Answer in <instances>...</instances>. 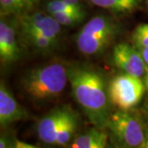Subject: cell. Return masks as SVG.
I'll return each mask as SVG.
<instances>
[{
  "mask_svg": "<svg viewBox=\"0 0 148 148\" xmlns=\"http://www.w3.org/2000/svg\"><path fill=\"white\" fill-rule=\"evenodd\" d=\"M68 75L75 101L94 127L105 129L111 114L103 76L95 69L77 64L68 67Z\"/></svg>",
  "mask_w": 148,
  "mask_h": 148,
  "instance_id": "cell-1",
  "label": "cell"
},
{
  "mask_svg": "<svg viewBox=\"0 0 148 148\" xmlns=\"http://www.w3.org/2000/svg\"><path fill=\"white\" fill-rule=\"evenodd\" d=\"M68 82V67L55 62L30 70L24 75L21 84L31 98L45 101L61 95Z\"/></svg>",
  "mask_w": 148,
  "mask_h": 148,
  "instance_id": "cell-2",
  "label": "cell"
},
{
  "mask_svg": "<svg viewBox=\"0 0 148 148\" xmlns=\"http://www.w3.org/2000/svg\"><path fill=\"white\" fill-rule=\"evenodd\" d=\"M110 138L116 148H141L146 138L142 120L129 110H118L108 119Z\"/></svg>",
  "mask_w": 148,
  "mask_h": 148,
  "instance_id": "cell-3",
  "label": "cell"
},
{
  "mask_svg": "<svg viewBox=\"0 0 148 148\" xmlns=\"http://www.w3.org/2000/svg\"><path fill=\"white\" fill-rule=\"evenodd\" d=\"M146 86L142 78L130 74H119L108 85L110 103L120 110H130L143 98Z\"/></svg>",
  "mask_w": 148,
  "mask_h": 148,
  "instance_id": "cell-4",
  "label": "cell"
},
{
  "mask_svg": "<svg viewBox=\"0 0 148 148\" xmlns=\"http://www.w3.org/2000/svg\"><path fill=\"white\" fill-rule=\"evenodd\" d=\"M112 61L124 73L142 78L148 73L147 66L140 50L127 43H120L114 47Z\"/></svg>",
  "mask_w": 148,
  "mask_h": 148,
  "instance_id": "cell-5",
  "label": "cell"
},
{
  "mask_svg": "<svg viewBox=\"0 0 148 148\" xmlns=\"http://www.w3.org/2000/svg\"><path fill=\"white\" fill-rule=\"evenodd\" d=\"M20 28L22 35L32 32H40L56 44L61 33V25L52 15L44 12L24 13L20 16Z\"/></svg>",
  "mask_w": 148,
  "mask_h": 148,
  "instance_id": "cell-6",
  "label": "cell"
},
{
  "mask_svg": "<svg viewBox=\"0 0 148 148\" xmlns=\"http://www.w3.org/2000/svg\"><path fill=\"white\" fill-rule=\"evenodd\" d=\"M29 118L27 110L16 101L2 81L0 84V125L5 127L15 122Z\"/></svg>",
  "mask_w": 148,
  "mask_h": 148,
  "instance_id": "cell-7",
  "label": "cell"
},
{
  "mask_svg": "<svg viewBox=\"0 0 148 148\" xmlns=\"http://www.w3.org/2000/svg\"><path fill=\"white\" fill-rule=\"evenodd\" d=\"M70 110L69 108L65 107L56 108L38 122L37 134L41 142L49 145H55L59 128Z\"/></svg>",
  "mask_w": 148,
  "mask_h": 148,
  "instance_id": "cell-8",
  "label": "cell"
},
{
  "mask_svg": "<svg viewBox=\"0 0 148 148\" xmlns=\"http://www.w3.org/2000/svg\"><path fill=\"white\" fill-rule=\"evenodd\" d=\"M21 55L14 26L4 17L0 21V59L4 65L16 62Z\"/></svg>",
  "mask_w": 148,
  "mask_h": 148,
  "instance_id": "cell-9",
  "label": "cell"
},
{
  "mask_svg": "<svg viewBox=\"0 0 148 148\" xmlns=\"http://www.w3.org/2000/svg\"><path fill=\"white\" fill-rule=\"evenodd\" d=\"M116 34L117 32L91 33L80 30L75 41L81 53L88 56L95 55L106 49Z\"/></svg>",
  "mask_w": 148,
  "mask_h": 148,
  "instance_id": "cell-10",
  "label": "cell"
},
{
  "mask_svg": "<svg viewBox=\"0 0 148 148\" xmlns=\"http://www.w3.org/2000/svg\"><path fill=\"white\" fill-rule=\"evenodd\" d=\"M108 138L104 129L93 127L74 138L69 148H107Z\"/></svg>",
  "mask_w": 148,
  "mask_h": 148,
  "instance_id": "cell-11",
  "label": "cell"
},
{
  "mask_svg": "<svg viewBox=\"0 0 148 148\" xmlns=\"http://www.w3.org/2000/svg\"><path fill=\"white\" fill-rule=\"evenodd\" d=\"M94 5L116 13L127 14L138 9L143 0H86Z\"/></svg>",
  "mask_w": 148,
  "mask_h": 148,
  "instance_id": "cell-12",
  "label": "cell"
},
{
  "mask_svg": "<svg viewBox=\"0 0 148 148\" xmlns=\"http://www.w3.org/2000/svg\"><path fill=\"white\" fill-rule=\"evenodd\" d=\"M35 3L36 0H0L1 17L27 13Z\"/></svg>",
  "mask_w": 148,
  "mask_h": 148,
  "instance_id": "cell-13",
  "label": "cell"
},
{
  "mask_svg": "<svg viewBox=\"0 0 148 148\" xmlns=\"http://www.w3.org/2000/svg\"><path fill=\"white\" fill-rule=\"evenodd\" d=\"M77 127V119L73 111H69L68 116L66 117L64 123L59 128L55 145L66 146L68 145L73 138L76 129Z\"/></svg>",
  "mask_w": 148,
  "mask_h": 148,
  "instance_id": "cell-14",
  "label": "cell"
},
{
  "mask_svg": "<svg viewBox=\"0 0 148 148\" xmlns=\"http://www.w3.org/2000/svg\"><path fill=\"white\" fill-rule=\"evenodd\" d=\"M27 39L28 43L34 48L36 50L41 52V53H46L51 51L56 46V43L53 42L49 38L44 36L40 32H32L23 35Z\"/></svg>",
  "mask_w": 148,
  "mask_h": 148,
  "instance_id": "cell-15",
  "label": "cell"
},
{
  "mask_svg": "<svg viewBox=\"0 0 148 148\" xmlns=\"http://www.w3.org/2000/svg\"><path fill=\"white\" fill-rule=\"evenodd\" d=\"M46 11L49 14L58 13V12H68L71 14H74L76 16H81L85 18L86 12L77 10L73 8L72 6L68 4L64 0H51L49 1L46 4Z\"/></svg>",
  "mask_w": 148,
  "mask_h": 148,
  "instance_id": "cell-16",
  "label": "cell"
},
{
  "mask_svg": "<svg viewBox=\"0 0 148 148\" xmlns=\"http://www.w3.org/2000/svg\"><path fill=\"white\" fill-rule=\"evenodd\" d=\"M133 45L138 49L148 47V23L140 24L132 33Z\"/></svg>",
  "mask_w": 148,
  "mask_h": 148,
  "instance_id": "cell-17",
  "label": "cell"
},
{
  "mask_svg": "<svg viewBox=\"0 0 148 148\" xmlns=\"http://www.w3.org/2000/svg\"><path fill=\"white\" fill-rule=\"evenodd\" d=\"M53 16V18L58 21L61 26L64 27H74L78 25L84 18L81 16H76L74 14L68 13V12H58L50 14Z\"/></svg>",
  "mask_w": 148,
  "mask_h": 148,
  "instance_id": "cell-18",
  "label": "cell"
},
{
  "mask_svg": "<svg viewBox=\"0 0 148 148\" xmlns=\"http://www.w3.org/2000/svg\"><path fill=\"white\" fill-rule=\"evenodd\" d=\"M16 141H13L10 136L7 134H1L0 148H15Z\"/></svg>",
  "mask_w": 148,
  "mask_h": 148,
  "instance_id": "cell-19",
  "label": "cell"
},
{
  "mask_svg": "<svg viewBox=\"0 0 148 148\" xmlns=\"http://www.w3.org/2000/svg\"><path fill=\"white\" fill-rule=\"evenodd\" d=\"M64 2H66L68 4L72 6L73 8L77 9V10L85 12L84 6L82 3V0H64Z\"/></svg>",
  "mask_w": 148,
  "mask_h": 148,
  "instance_id": "cell-20",
  "label": "cell"
},
{
  "mask_svg": "<svg viewBox=\"0 0 148 148\" xmlns=\"http://www.w3.org/2000/svg\"><path fill=\"white\" fill-rule=\"evenodd\" d=\"M15 148H39L37 147H35L32 144H29V143H24V142H21V141H18L16 140V146Z\"/></svg>",
  "mask_w": 148,
  "mask_h": 148,
  "instance_id": "cell-21",
  "label": "cell"
},
{
  "mask_svg": "<svg viewBox=\"0 0 148 148\" xmlns=\"http://www.w3.org/2000/svg\"><path fill=\"white\" fill-rule=\"evenodd\" d=\"M139 50H140V52H141L142 55H143V58H144V61H145V63L147 64L148 69V47L144 48V49H139Z\"/></svg>",
  "mask_w": 148,
  "mask_h": 148,
  "instance_id": "cell-22",
  "label": "cell"
},
{
  "mask_svg": "<svg viewBox=\"0 0 148 148\" xmlns=\"http://www.w3.org/2000/svg\"><path fill=\"white\" fill-rule=\"evenodd\" d=\"M141 148H148V130H146V138H145V142H144L143 147Z\"/></svg>",
  "mask_w": 148,
  "mask_h": 148,
  "instance_id": "cell-23",
  "label": "cell"
},
{
  "mask_svg": "<svg viewBox=\"0 0 148 148\" xmlns=\"http://www.w3.org/2000/svg\"><path fill=\"white\" fill-rule=\"evenodd\" d=\"M144 83H145V86H146V90L147 91L148 93V73L147 75L145 76V78H144Z\"/></svg>",
  "mask_w": 148,
  "mask_h": 148,
  "instance_id": "cell-24",
  "label": "cell"
},
{
  "mask_svg": "<svg viewBox=\"0 0 148 148\" xmlns=\"http://www.w3.org/2000/svg\"><path fill=\"white\" fill-rule=\"evenodd\" d=\"M146 2H147V4L148 5V0H146Z\"/></svg>",
  "mask_w": 148,
  "mask_h": 148,
  "instance_id": "cell-25",
  "label": "cell"
},
{
  "mask_svg": "<svg viewBox=\"0 0 148 148\" xmlns=\"http://www.w3.org/2000/svg\"><path fill=\"white\" fill-rule=\"evenodd\" d=\"M147 115H148V112H147Z\"/></svg>",
  "mask_w": 148,
  "mask_h": 148,
  "instance_id": "cell-26",
  "label": "cell"
}]
</instances>
